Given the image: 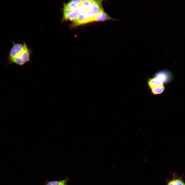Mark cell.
I'll return each mask as SVG.
<instances>
[{
  "mask_svg": "<svg viewBox=\"0 0 185 185\" xmlns=\"http://www.w3.org/2000/svg\"><path fill=\"white\" fill-rule=\"evenodd\" d=\"M91 1L92 2L91 6L84 12L88 19L94 17L100 12L104 11L102 4V1Z\"/></svg>",
  "mask_w": 185,
  "mask_h": 185,
  "instance_id": "cell-1",
  "label": "cell"
},
{
  "mask_svg": "<svg viewBox=\"0 0 185 185\" xmlns=\"http://www.w3.org/2000/svg\"><path fill=\"white\" fill-rule=\"evenodd\" d=\"M31 52L27 47L21 53L15 58L11 62L20 65H23L30 61Z\"/></svg>",
  "mask_w": 185,
  "mask_h": 185,
  "instance_id": "cell-2",
  "label": "cell"
},
{
  "mask_svg": "<svg viewBox=\"0 0 185 185\" xmlns=\"http://www.w3.org/2000/svg\"><path fill=\"white\" fill-rule=\"evenodd\" d=\"M85 10L80 6H78L75 10L72 11L63 10L62 21H73L76 19L81 13Z\"/></svg>",
  "mask_w": 185,
  "mask_h": 185,
  "instance_id": "cell-3",
  "label": "cell"
},
{
  "mask_svg": "<svg viewBox=\"0 0 185 185\" xmlns=\"http://www.w3.org/2000/svg\"><path fill=\"white\" fill-rule=\"evenodd\" d=\"M27 47L25 43L23 44L13 43L9 53V58L10 61L23 52Z\"/></svg>",
  "mask_w": 185,
  "mask_h": 185,
  "instance_id": "cell-4",
  "label": "cell"
},
{
  "mask_svg": "<svg viewBox=\"0 0 185 185\" xmlns=\"http://www.w3.org/2000/svg\"><path fill=\"white\" fill-rule=\"evenodd\" d=\"M115 20V19L110 17L104 11H103L100 12L94 17L89 18L86 22L85 24L94 22Z\"/></svg>",
  "mask_w": 185,
  "mask_h": 185,
  "instance_id": "cell-5",
  "label": "cell"
},
{
  "mask_svg": "<svg viewBox=\"0 0 185 185\" xmlns=\"http://www.w3.org/2000/svg\"><path fill=\"white\" fill-rule=\"evenodd\" d=\"M154 77L157 78L162 82L167 83L170 81L171 76L170 73L167 70H162L156 72Z\"/></svg>",
  "mask_w": 185,
  "mask_h": 185,
  "instance_id": "cell-6",
  "label": "cell"
},
{
  "mask_svg": "<svg viewBox=\"0 0 185 185\" xmlns=\"http://www.w3.org/2000/svg\"><path fill=\"white\" fill-rule=\"evenodd\" d=\"M88 19V18L86 16L85 13L83 12L73 21L72 25L74 26H76L85 24V22Z\"/></svg>",
  "mask_w": 185,
  "mask_h": 185,
  "instance_id": "cell-7",
  "label": "cell"
},
{
  "mask_svg": "<svg viewBox=\"0 0 185 185\" xmlns=\"http://www.w3.org/2000/svg\"><path fill=\"white\" fill-rule=\"evenodd\" d=\"M147 84L150 88L154 87L163 85L162 81L154 77L148 79Z\"/></svg>",
  "mask_w": 185,
  "mask_h": 185,
  "instance_id": "cell-8",
  "label": "cell"
},
{
  "mask_svg": "<svg viewBox=\"0 0 185 185\" xmlns=\"http://www.w3.org/2000/svg\"><path fill=\"white\" fill-rule=\"evenodd\" d=\"M152 93L154 95H159L164 91L165 87L163 85L154 87L150 88Z\"/></svg>",
  "mask_w": 185,
  "mask_h": 185,
  "instance_id": "cell-9",
  "label": "cell"
},
{
  "mask_svg": "<svg viewBox=\"0 0 185 185\" xmlns=\"http://www.w3.org/2000/svg\"><path fill=\"white\" fill-rule=\"evenodd\" d=\"M68 179L69 178H68L65 179L60 180L47 181H46L44 185H61Z\"/></svg>",
  "mask_w": 185,
  "mask_h": 185,
  "instance_id": "cell-10",
  "label": "cell"
},
{
  "mask_svg": "<svg viewBox=\"0 0 185 185\" xmlns=\"http://www.w3.org/2000/svg\"><path fill=\"white\" fill-rule=\"evenodd\" d=\"M92 4V2L91 0H83L80 6L86 10L91 7Z\"/></svg>",
  "mask_w": 185,
  "mask_h": 185,
  "instance_id": "cell-11",
  "label": "cell"
},
{
  "mask_svg": "<svg viewBox=\"0 0 185 185\" xmlns=\"http://www.w3.org/2000/svg\"><path fill=\"white\" fill-rule=\"evenodd\" d=\"M167 185H185V184L181 179H175L169 182Z\"/></svg>",
  "mask_w": 185,
  "mask_h": 185,
  "instance_id": "cell-12",
  "label": "cell"
},
{
  "mask_svg": "<svg viewBox=\"0 0 185 185\" xmlns=\"http://www.w3.org/2000/svg\"><path fill=\"white\" fill-rule=\"evenodd\" d=\"M83 1V0H74L70 1L72 3L78 6H80Z\"/></svg>",
  "mask_w": 185,
  "mask_h": 185,
  "instance_id": "cell-13",
  "label": "cell"
},
{
  "mask_svg": "<svg viewBox=\"0 0 185 185\" xmlns=\"http://www.w3.org/2000/svg\"><path fill=\"white\" fill-rule=\"evenodd\" d=\"M69 178L65 182L63 183L61 185H68L67 183L69 181Z\"/></svg>",
  "mask_w": 185,
  "mask_h": 185,
  "instance_id": "cell-14",
  "label": "cell"
}]
</instances>
